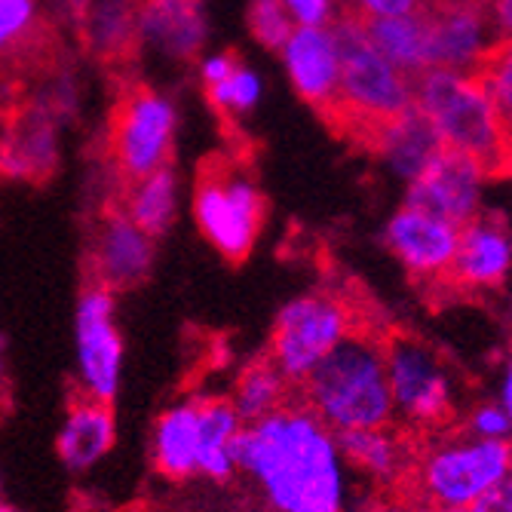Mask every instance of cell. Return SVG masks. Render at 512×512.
Instances as JSON below:
<instances>
[{
  "label": "cell",
  "mask_w": 512,
  "mask_h": 512,
  "mask_svg": "<svg viewBox=\"0 0 512 512\" xmlns=\"http://www.w3.org/2000/svg\"><path fill=\"white\" fill-rule=\"evenodd\" d=\"M237 467L264 512H350L356 497L338 433L301 399L243 427Z\"/></svg>",
  "instance_id": "1"
},
{
  "label": "cell",
  "mask_w": 512,
  "mask_h": 512,
  "mask_svg": "<svg viewBox=\"0 0 512 512\" xmlns=\"http://www.w3.org/2000/svg\"><path fill=\"white\" fill-rule=\"evenodd\" d=\"M298 390L301 402L335 433L396 424L384 335L371 329L335 347Z\"/></svg>",
  "instance_id": "2"
},
{
  "label": "cell",
  "mask_w": 512,
  "mask_h": 512,
  "mask_svg": "<svg viewBox=\"0 0 512 512\" xmlns=\"http://www.w3.org/2000/svg\"><path fill=\"white\" fill-rule=\"evenodd\" d=\"M512 476V442L479 439L457 424L417 442L405 497L460 512Z\"/></svg>",
  "instance_id": "3"
},
{
  "label": "cell",
  "mask_w": 512,
  "mask_h": 512,
  "mask_svg": "<svg viewBox=\"0 0 512 512\" xmlns=\"http://www.w3.org/2000/svg\"><path fill=\"white\" fill-rule=\"evenodd\" d=\"M414 108L427 117L445 151L467 154L497 175L509 138L482 74L430 68L414 77Z\"/></svg>",
  "instance_id": "4"
},
{
  "label": "cell",
  "mask_w": 512,
  "mask_h": 512,
  "mask_svg": "<svg viewBox=\"0 0 512 512\" xmlns=\"http://www.w3.org/2000/svg\"><path fill=\"white\" fill-rule=\"evenodd\" d=\"M341 40V83L332 117L362 138L414 105V77L393 65L356 16L335 22Z\"/></svg>",
  "instance_id": "5"
},
{
  "label": "cell",
  "mask_w": 512,
  "mask_h": 512,
  "mask_svg": "<svg viewBox=\"0 0 512 512\" xmlns=\"http://www.w3.org/2000/svg\"><path fill=\"white\" fill-rule=\"evenodd\" d=\"M387 375L396 424L417 439L448 430L460 417V381L451 362L417 335H387Z\"/></svg>",
  "instance_id": "6"
},
{
  "label": "cell",
  "mask_w": 512,
  "mask_h": 512,
  "mask_svg": "<svg viewBox=\"0 0 512 512\" xmlns=\"http://www.w3.org/2000/svg\"><path fill=\"white\" fill-rule=\"evenodd\" d=\"M362 329L368 325L350 295L325 286L307 289L276 310L267 356L295 387H301L325 356Z\"/></svg>",
  "instance_id": "7"
},
{
  "label": "cell",
  "mask_w": 512,
  "mask_h": 512,
  "mask_svg": "<svg viewBox=\"0 0 512 512\" xmlns=\"http://www.w3.org/2000/svg\"><path fill=\"white\" fill-rule=\"evenodd\" d=\"M191 218L200 237L227 261H246L264 230L267 203L258 181L237 166L206 172L191 194Z\"/></svg>",
  "instance_id": "8"
},
{
  "label": "cell",
  "mask_w": 512,
  "mask_h": 512,
  "mask_svg": "<svg viewBox=\"0 0 512 512\" xmlns=\"http://www.w3.org/2000/svg\"><path fill=\"white\" fill-rule=\"evenodd\" d=\"M181 129V108L175 96L142 86L132 89L120 102L114 126H111V157L114 169L132 181L160 166H169Z\"/></svg>",
  "instance_id": "9"
},
{
  "label": "cell",
  "mask_w": 512,
  "mask_h": 512,
  "mask_svg": "<svg viewBox=\"0 0 512 512\" xmlns=\"http://www.w3.org/2000/svg\"><path fill=\"white\" fill-rule=\"evenodd\" d=\"M123 332L117 322V292L92 283L74 304V378L80 396L114 402L123 384Z\"/></svg>",
  "instance_id": "10"
},
{
  "label": "cell",
  "mask_w": 512,
  "mask_h": 512,
  "mask_svg": "<svg viewBox=\"0 0 512 512\" xmlns=\"http://www.w3.org/2000/svg\"><path fill=\"white\" fill-rule=\"evenodd\" d=\"M209 37V0H138L135 53L145 65L160 71L194 65Z\"/></svg>",
  "instance_id": "11"
},
{
  "label": "cell",
  "mask_w": 512,
  "mask_h": 512,
  "mask_svg": "<svg viewBox=\"0 0 512 512\" xmlns=\"http://www.w3.org/2000/svg\"><path fill=\"white\" fill-rule=\"evenodd\" d=\"M460 227L402 200L381 227V243L393 261L424 289H448Z\"/></svg>",
  "instance_id": "12"
},
{
  "label": "cell",
  "mask_w": 512,
  "mask_h": 512,
  "mask_svg": "<svg viewBox=\"0 0 512 512\" xmlns=\"http://www.w3.org/2000/svg\"><path fill=\"white\" fill-rule=\"evenodd\" d=\"M421 10L427 19L430 68L479 74L500 40L488 0H436Z\"/></svg>",
  "instance_id": "13"
},
{
  "label": "cell",
  "mask_w": 512,
  "mask_h": 512,
  "mask_svg": "<svg viewBox=\"0 0 512 512\" xmlns=\"http://www.w3.org/2000/svg\"><path fill=\"white\" fill-rule=\"evenodd\" d=\"M491 178L494 169H488L485 163L442 148L421 175L405 184V203L421 206L460 227L485 212Z\"/></svg>",
  "instance_id": "14"
},
{
  "label": "cell",
  "mask_w": 512,
  "mask_h": 512,
  "mask_svg": "<svg viewBox=\"0 0 512 512\" xmlns=\"http://www.w3.org/2000/svg\"><path fill=\"white\" fill-rule=\"evenodd\" d=\"M512 283V224L500 212H479L460 224L448 289L460 295H494Z\"/></svg>",
  "instance_id": "15"
},
{
  "label": "cell",
  "mask_w": 512,
  "mask_h": 512,
  "mask_svg": "<svg viewBox=\"0 0 512 512\" xmlns=\"http://www.w3.org/2000/svg\"><path fill=\"white\" fill-rule=\"evenodd\" d=\"M295 96L329 114L335 111L338 83H341V40L335 25H295L286 43L276 50Z\"/></svg>",
  "instance_id": "16"
},
{
  "label": "cell",
  "mask_w": 512,
  "mask_h": 512,
  "mask_svg": "<svg viewBox=\"0 0 512 512\" xmlns=\"http://www.w3.org/2000/svg\"><path fill=\"white\" fill-rule=\"evenodd\" d=\"M157 240L138 227L129 215H105L89 240V270L99 286L111 292H129L142 286L154 270Z\"/></svg>",
  "instance_id": "17"
},
{
  "label": "cell",
  "mask_w": 512,
  "mask_h": 512,
  "mask_svg": "<svg viewBox=\"0 0 512 512\" xmlns=\"http://www.w3.org/2000/svg\"><path fill=\"white\" fill-rule=\"evenodd\" d=\"M417 442L421 439L399 424L338 433V445L350 473L362 479L371 491H390V494L405 491L414 467Z\"/></svg>",
  "instance_id": "18"
},
{
  "label": "cell",
  "mask_w": 512,
  "mask_h": 512,
  "mask_svg": "<svg viewBox=\"0 0 512 512\" xmlns=\"http://www.w3.org/2000/svg\"><path fill=\"white\" fill-rule=\"evenodd\" d=\"M62 123L31 105L0 138V178L40 181L53 175L62 157Z\"/></svg>",
  "instance_id": "19"
},
{
  "label": "cell",
  "mask_w": 512,
  "mask_h": 512,
  "mask_svg": "<svg viewBox=\"0 0 512 512\" xmlns=\"http://www.w3.org/2000/svg\"><path fill=\"white\" fill-rule=\"evenodd\" d=\"M362 142L368 145L371 154H375V160L402 184L421 175L442 151V142L436 138L433 126L414 105L408 111L384 120L381 126H375Z\"/></svg>",
  "instance_id": "20"
},
{
  "label": "cell",
  "mask_w": 512,
  "mask_h": 512,
  "mask_svg": "<svg viewBox=\"0 0 512 512\" xmlns=\"http://www.w3.org/2000/svg\"><path fill=\"white\" fill-rule=\"evenodd\" d=\"M117 445V421L111 402L77 396L56 436V454L62 460V467L74 476L92 473L99 463L114 451Z\"/></svg>",
  "instance_id": "21"
},
{
  "label": "cell",
  "mask_w": 512,
  "mask_h": 512,
  "mask_svg": "<svg viewBox=\"0 0 512 512\" xmlns=\"http://www.w3.org/2000/svg\"><path fill=\"white\" fill-rule=\"evenodd\" d=\"M151 460L160 476L172 482L197 479L200 470V408L197 396L178 399L154 421Z\"/></svg>",
  "instance_id": "22"
},
{
  "label": "cell",
  "mask_w": 512,
  "mask_h": 512,
  "mask_svg": "<svg viewBox=\"0 0 512 512\" xmlns=\"http://www.w3.org/2000/svg\"><path fill=\"white\" fill-rule=\"evenodd\" d=\"M200 470L197 479L224 485L240 476L237 457H240V436H243V417L230 405L227 396L200 393Z\"/></svg>",
  "instance_id": "23"
},
{
  "label": "cell",
  "mask_w": 512,
  "mask_h": 512,
  "mask_svg": "<svg viewBox=\"0 0 512 512\" xmlns=\"http://www.w3.org/2000/svg\"><path fill=\"white\" fill-rule=\"evenodd\" d=\"M184 203L181 175L172 166H160L142 178H132L123 194V215H129L138 227L148 230L154 240L166 237L175 227Z\"/></svg>",
  "instance_id": "24"
},
{
  "label": "cell",
  "mask_w": 512,
  "mask_h": 512,
  "mask_svg": "<svg viewBox=\"0 0 512 512\" xmlns=\"http://www.w3.org/2000/svg\"><path fill=\"white\" fill-rule=\"evenodd\" d=\"M138 0H89L77 28L83 46L99 59H123L135 53Z\"/></svg>",
  "instance_id": "25"
},
{
  "label": "cell",
  "mask_w": 512,
  "mask_h": 512,
  "mask_svg": "<svg viewBox=\"0 0 512 512\" xmlns=\"http://www.w3.org/2000/svg\"><path fill=\"white\" fill-rule=\"evenodd\" d=\"M292 390H295V384L276 368V362L270 356H261V359L246 362L237 371L227 399L243 417V424H255V421H261V417L289 405Z\"/></svg>",
  "instance_id": "26"
},
{
  "label": "cell",
  "mask_w": 512,
  "mask_h": 512,
  "mask_svg": "<svg viewBox=\"0 0 512 512\" xmlns=\"http://www.w3.org/2000/svg\"><path fill=\"white\" fill-rule=\"evenodd\" d=\"M365 28H368V37L375 40L378 50L393 65H399L405 74L417 77V74L430 71L424 10H411V13H402V16L365 22Z\"/></svg>",
  "instance_id": "27"
},
{
  "label": "cell",
  "mask_w": 512,
  "mask_h": 512,
  "mask_svg": "<svg viewBox=\"0 0 512 512\" xmlns=\"http://www.w3.org/2000/svg\"><path fill=\"white\" fill-rule=\"evenodd\" d=\"M264 92H267L264 74L252 62L237 59V65L227 71L224 80H218L215 86L206 89V99H209V105L221 117H227V120H246V117H252L261 108Z\"/></svg>",
  "instance_id": "28"
},
{
  "label": "cell",
  "mask_w": 512,
  "mask_h": 512,
  "mask_svg": "<svg viewBox=\"0 0 512 512\" xmlns=\"http://www.w3.org/2000/svg\"><path fill=\"white\" fill-rule=\"evenodd\" d=\"M246 28L261 50L276 53L279 46L286 43V37L292 34L295 19L286 10L283 0H249L246 4Z\"/></svg>",
  "instance_id": "29"
},
{
  "label": "cell",
  "mask_w": 512,
  "mask_h": 512,
  "mask_svg": "<svg viewBox=\"0 0 512 512\" xmlns=\"http://www.w3.org/2000/svg\"><path fill=\"white\" fill-rule=\"evenodd\" d=\"M479 74L491 92V99H494L503 123L512 132V31L500 34V40L494 43V50H491V56Z\"/></svg>",
  "instance_id": "30"
},
{
  "label": "cell",
  "mask_w": 512,
  "mask_h": 512,
  "mask_svg": "<svg viewBox=\"0 0 512 512\" xmlns=\"http://www.w3.org/2000/svg\"><path fill=\"white\" fill-rule=\"evenodd\" d=\"M40 13H43L40 0H0V59L19 50L37 31Z\"/></svg>",
  "instance_id": "31"
},
{
  "label": "cell",
  "mask_w": 512,
  "mask_h": 512,
  "mask_svg": "<svg viewBox=\"0 0 512 512\" xmlns=\"http://www.w3.org/2000/svg\"><path fill=\"white\" fill-rule=\"evenodd\" d=\"M457 427L463 433H470V436H479V439H503V442H512V421H509V414H506V408L500 405L497 396L476 399L467 408H460Z\"/></svg>",
  "instance_id": "32"
},
{
  "label": "cell",
  "mask_w": 512,
  "mask_h": 512,
  "mask_svg": "<svg viewBox=\"0 0 512 512\" xmlns=\"http://www.w3.org/2000/svg\"><path fill=\"white\" fill-rule=\"evenodd\" d=\"M77 102H80V96H77V80H74V74H56V77H50V80L43 83V89L37 92V99H34V105L40 111L56 117L59 123H65L74 114Z\"/></svg>",
  "instance_id": "33"
},
{
  "label": "cell",
  "mask_w": 512,
  "mask_h": 512,
  "mask_svg": "<svg viewBox=\"0 0 512 512\" xmlns=\"http://www.w3.org/2000/svg\"><path fill=\"white\" fill-rule=\"evenodd\" d=\"M295 25H335L347 16V0H283Z\"/></svg>",
  "instance_id": "34"
},
{
  "label": "cell",
  "mask_w": 512,
  "mask_h": 512,
  "mask_svg": "<svg viewBox=\"0 0 512 512\" xmlns=\"http://www.w3.org/2000/svg\"><path fill=\"white\" fill-rule=\"evenodd\" d=\"M411 10H421V0H347V13L362 22L390 19V16H402Z\"/></svg>",
  "instance_id": "35"
},
{
  "label": "cell",
  "mask_w": 512,
  "mask_h": 512,
  "mask_svg": "<svg viewBox=\"0 0 512 512\" xmlns=\"http://www.w3.org/2000/svg\"><path fill=\"white\" fill-rule=\"evenodd\" d=\"M237 65V56L234 53H227V50H206L197 62H194V68H197V80L203 83V89H209V86H215L218 80H224L227 77V71Z\"/></svg>",
  "instance_id": "36"
},
{
  "label": "cell",
  "mask_w": 512,
  "mask_h": 512,
  "mask_svg": "<svg viewBox=\"0 0 512 512\" xmlns=\"http://www.w3.org/2000/svg\"><path fill=\"white\" fill-rule=\"evenodd\" d=\"M408 497L405 494H390V491H371L356 494L350 512H405Z\"/></svg>",
  "instance_id": "37"
},
{
  "label": "cell",
  "mask_w": 512,
  "mask_h": 512,
  "mask_svg": "<svg viewBox=\"0 0 512 512\" xmlns=\"http://www.w3.org/2000/svg\"><path fill=\"white\" fill-rule=\"evenodd\" d=\"M460 512H512V476L506 482H500L497 488H491L488 494H482L479 500H473L467 509Z\"/></svg>",
  "instance_id": "38"
},
{
  "label": "cell",
  "mask_w": 512,
  "mask_h": 512,
  "mask_svg": "<svg viewBox=\"0 0 512 512\" xmlns=\"http://www.w3.org/2000/svg\"><path fill=\"white\" fill-rule=\"evenodd\" d=\"M497 399L500 405L506 408L509 421H512V344L503 356V365H500V381H497Z\"/></svg>",
  "instance_id": "39"
},
{
  "label": "cell",
  "mask_w": 512,
  "mask_h": 512,
  "mask_svg": "<svg viewBox=\"0 0 512 512\" xmlns=\"http://www.w3.org/2000/svg\"><path fill=\"white\" fill-rule=\"evenodd\" d=\"M488 10H491L497 31L509 34L512 31V0H488Z\"/></svg>",
  "instance_id": "40"
},
{
  "label": "cell",
  "mask_w": 512,
  "mask_h": 512,
  "mask_svg": "<svg viewBox=\"0 0 512 512\" xmlns=\"http://www.w3.org/2000/svg\"><path fill=\"white\" fill-rule=\"evenodd\" d=\"M86 4H89V0H50L53 13H56L59 19H65V22H80Z\"/></svg>",
  "instance_id": "41"
},
{
  "label": "cell",
  "mask_w": 512,
  "mask_h": 512,
  "mask_svg": "<svg viewBox=\"0 0 512 512\" xmlns=\"http://www.w3.org/2000/svg\"><path fill=\"white\" fill-rule=\"evenodd\" d=\"M497 175L512 181V132H509L506 145H503V154H500V163H497Z\"/></svg>",
  "instance_id": "42"
},
{
  "label": "cell",
  "mask_w": 512,
  "mask_h": 512,
  "mask_svg": "<svg viewBox=\"0 0 512 512\" xmlns=\"http://www.w3.org/2000/svg\"><path fill=\"white\" fill-rule=\"evenodd\" d=\"M405 512H442V509H439V506H430V503H424V500H411V497H408Z\"/></svg>",
  "instance_id": "43"
},
{
  "label": "cell",
  "mask_w": 512,
  "mask_h": 512,
  "mask_svg": "<svg viewBox=\"0 0 512 512\" xmlns=\"http://www.w3.org/2000/svg\"><path fill=\"white\" fill-rule=\"evenodd\" d=\"M7 384V356H4V344H0V387Z\"/></svg>",
  "instance_id": "44"
},
{
  "label": "cell",
  "mask_w": 512,
  "mask_h": 512,
  "mask_svg": "<svg viewBox=\"0 0 512 512\" xmlns=\"http://www.w3.org/2000/svg\"><path fill=\"white\" fill-rule=\"evenodd\" d=\"M0 512H22V509H16V506H10V503L0 500Z\"/></svg>",
  "instance_id": "45"
},
{
  "label": "cell",
  "mask_w": 512,
  "mask_h": 512,
  "mask_svg": "<svg viewBox=\"0 0 512 512\" xmlns=\"http://www.w3.org/2000/svg\"><path fill=\"white\" fill-rule=\"evenodd\" d=\"M430 4H436V0H421V7H430Z\"/></svg>",
  "instance_id": "46"
},
{
  "label": "cell",
  "mask_w": 512,
  "mask_h": 512,
  "mask_svg": "<svg viewBox=\"0 0 512 512\" xmlns=\"http://www.w3.org/2000/svg\"><path fill=\"white\" fill-rule=\"evenodd\" d=\"M0 500H4V479H0Z\"/></svg>",
  "instance_id": "47"
},
{
  "label": "cell",
  "mask_w": 512,
  "mask_h": 512,
  "mask_svg": "<svg viewBox=\"0 0 512 512\" xmlns=\"http://www.w3.org/2000/svg\"><path fill=\"white\" fill-rule=\"evenodd\" d=\"M237 512H261V509H237Z\"/></svg>",
  "instance_id": "48"
}]
</instances>
